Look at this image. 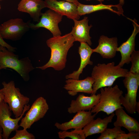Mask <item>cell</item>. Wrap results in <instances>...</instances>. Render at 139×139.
<instances>
[{
	"label": "cell",
	"instance_id": "cell-1",
	"mask_svg": "<svg viewBox=\"0 0 139 139\" xmlns=\"http://www.w3.org/2000/svg\"><path fill=\"white\" fill-rule=\"evenodd\" d=\"M75 40L71 33L63 36L53 37L46 41L51 50V56L48 62L45 65L36 68L42 70L52 67L60 71L65 67L67 56L70 49L73 45Z\"/></svg>",
	"mask_w": 139,
	"mask_h": 139
},
{
	"label": "cell",
	"instance_id": "cell-2",
	"mask_svg": "<svg viewBox=\"0 0 139 139\" xmlns=\"http://www.w3.org/2000/svg\"><path fill=\"white\" fill-rule=\"evenodd\" d=\"M128 70L118 65L114 62L107 64H98L95 66L92 71L91 77L94 80L92 85L93 94H95L101 88L111 86L118 78L125 77Z\"/></svg>",
	"mask_w": 139,
	"mask_h": 139
},
{
	"label": "cell",
	"instance_id": "cell-3",
	"mask_svg": "<svg viewBox=\"0 0 139 139\" xmlns=\"http://www.w3.org/2000/svg\"><path fill=\"white\" fill-rule=\"evenodd\" d=\"M7 68L15 71L25 81L29 80V73L34 69L28 57L20 59L18 55L0 45V70Z\"/></svg>",
	"mask_w": 139,
	"mask_h": 139
},
{
	"label": "cell",
	"instance_id": "cell-4",
	"mask_svg": "<svg viewBox=\"0 0 139 139\" xmlns=\"http://www.w3.org/2000/svg\"><path fill=\"white\" fill-rule=\"evenodd\" d=\"M100 97L98 103L91 110L92 113L97 114L101 111L109 115L121 106L120 98L123 91L116 85L114 86L100 88Z\"/></svg>",
	"mask_w": 139,
	"mask_h": 139
},
{
	"label": "cell",
	"instance_id": "cell-5",
	"mask_svg": "<svg viewBox=\"0 0 139 139\" xmlns=\"http://www.w3.org/2000/svg\"><path fill=\"white\" fill-rule=\"evenodd\" d=\"M2 84L3 87L0 90L4 95L3 100L7 103L15 118H18L22 114L25 105L29 102L30 98L22 94L19 88L15 87L14 81L8 83L3 82Z\"/></svg>",
	"mask_w": 139,
	"mask_h": 139
},
{
	"label": "cell",
	"instance_id": "cell-6",
	"mask_svg": "<svg viewBox=\"0 0 139 139\" xmlns=\"http://www.w3.org/2000/svg\"><path fill=\"white\" fill-rule=\"evenodd\" d=\"M123 82L127 89L124 97H120L121 104L128 113L133 114L136 111L139 113V103L136 101L137 93L139 85V74L128 72L124 77Z\"/></svg>",
	"mask_w": 139,
	"mask_h": 139
},
{
	"label": "cell",
	"instance_id": "cell-7",
	"mask_svg": "<svg viewBox=\"0 0 139 139\" xmlns=\"http://www.w3.org/2000/svg\"><path fill=\"white\" fill-rule=\"evenodd\" d=\"M29 104L25 105L21 115L19 117L11 118L12 113L7 103L3 100L0 102V127L3 130V138L8 139L11 133L18 129L20 126L19 122L25 112L30 108Z\"/></svg>",
	"mask_w": 139,
	"mask_h": 139
},
{
	"label": "cell",
	"instance_id": "cell-8",
	"mask_svg": "<svg viewBox=\"0 0 139 139\" xmlns=\"http://www.w3.org/2000/svg\"><path fill=\"white\" fill-rule=\"evenodd\" d=\"M30 28L29 22H24L20 18L10 19L0 26V32L3 39L17 40L20 39Z\"/></svg>",
	"mask_w": 139,
	"mask_h": 139
},
{
	"label": "cell",
	"instance_id": "cell-9",
	"mask_svg": "<svg viewBox=\"0 0 139 139\" xmlns=\"http://www.w3.org/2000/svg\"><path fill=\"white\" fill-rule=\"evenodd\" d=\"M49 108L46 99L42 97H38L33 102L25 116L21 119L20 126L24 129L30 128L34 123L44 117Z\"/></svg>",
	"mask_w": 139,
	"mask_h": 139
},
{
	"label": "cell",
	"instance_id": "cell-10",
	"mask_svg": "<svg viewBox=\"0 0 139 139\" xmlns=\"http://www.w3.org/2000/svg\"><path fill=\"white\" fill-rule=\"evenodd\" d=\"M63 16L54 11L49 9L42 13L38 23L36 24L29 22L30 28L37 29L40 28H45L49 30L53 37L61 36L58 24L62 20Z\"/></svg>",
	"mask_w": 139,
	"mask_h": 139
},
{
	"label": "cell",
	"instance_id": "cell-11",
	"mask_svg": "<svg viewBox=\"0 0 139 139\" xmlns=\"http://www.w3.org/2000/svg\"><path fill=\"white\" fill-rule=\"evenodd\" d=\"M91 111H78L70 121L61 124L56 122L55 126L61 131H67L74 129H82L94 119L97 114H92Z\"/></svg>",
	"mask_w": 139,
	"mask_h": 139
},
{
	"label": "cell",
	"instance_id": "cell-12",
	"mask_svg": "<svg viewBox=\"0 0 139 139\" xmlns=\"http://www.w3.org/2000/svg\"><path fill=\"white\" fill-rule=\"evenodd\" d=\"M45 7L52 10L62 16H65L73 20H78L80 16L77 11V5L74 3L65 1L45 0Z\"/></svg>",
	"mask_w": 139,
	"mask_h": 139
},
{
	"label": "cell",
	"instance_id": "cell-13",
	"mask_svg": "<svg viewBox=\"0 0 139 139\" xmlns=\"http://www.w3.org/2000/svg\"><path fill=\"white\" fill-rule=\"evenodd\" d=\"M128 19L132 22L134 29L128 39L117 48V51L120 53L121 56V60L118 65L121 67L124 64H128L130 62L131 55L135 50V37L139 32V25L137 23V21L135 19L132 20Z\"/></svg>",
	"mask_w": 139,
	"mask_h": 139
},
{
	"label": "cell",
	"instance_id": "cell-14",
	"mask_svg": "<svg viewBox=\"0 0 139 139\" xmlns=\"http://www.w3.org/2000/svg\"><path fill=\"white\" fill-rule=\"evenodd\" d=\"M100 97V93L93 94L90 96H86L83 94H80L76 100L71 101L67 112L73 114L82 111H91L98 103Z\"/></svg>",
	"mask_w": 139,
	"mask_h": 139
},
{
	"label": "cell",
	"instance_id": "cell-15",
	"mask_svg": "<svg viewBox=\"0 0 139 139\" xmlns=\"http://www.w3.org/2000/svg\"><path fill=\"white\" fill-rule=\"evenodd\" d=\"M67 79L64 88L68 91L70 95L75 96L79 92L93 94L92 85L94 80L91 77L88 76L81 80L72 79Z\"/></svg>",
	"mask_w": 139,
	"mask_h": 139
},
{
	"label": "cell",
	"instance_id": "cell-16",
	"mask_svg": "<svg viewBox=\"0 0 139 139\" xmlns=\"http://www.w3.org/2000/svg\"><path fill=\"white\" fill-rule=\"evenodd\" d=\"M98 42V46L92 49L93 53H99L104 58L110 59L115 57L118 47V40L116 37L109 38L102 35L100 37Z\"/></svg>",
	"mask_w": 139,
	"mask_h": 139
},
{
	"label": "cell",
	"instance_id": "cell-17",
	"mask_svg": "<svg viewBox=\"0 0 139 139\" xmlns=\"http://www.w3.org/2000/svg\"><path fill=\"white\" fill-rule=\"evenodd\" d=\"M73 20L74 25L70 32L75 41H78L80 43L85 42L91 46L92 44L91 38L90 35L89 31L92 25H88V18L85 16L80 20L76 19Z\"/></svg>",
	"mask_w": 139,
	"mask_h": 139
},
{
	"label": "cell",
	"instance_id": "cell-18",
	"mask_svg": "<svg viewBox=\"0 0 139 139\" xmlns=\"http://www.w3.org/2000/svg\"><path fill=\"white\" fill-rule=\"evenodd\" d=\"M78 52L80 58V63L78 70L72 73L66 75V79H72L79 80L80 75L82 73L83 70L88 65H92L93 62L90 60V57L93 53L92 49L87 43L80 42Z\"/></svg>",
	"mask_w": 139,
	"mask_h": 139
},
{
	"label": "cell",
	"instance_id": "cell-19",
	"mask_svg": "<svg viewBox=\"0 0 139 139\" xmlns=\"http://www.w3.org/2000/svg\"><path fill=\"white\" fill-rule=\"evenodd\" d=\"M45 7L43 0H21L18 5V9L28 13L33 21L38 22L42 13L41 10Z\"/></svg>",
	"mask_w": 139,
	"mask_h": 139
},
{
	"label": "cell",
	"instance_id": "cell-20",
	"mask_svg": "<svg viewBox=\"0 0 139 139\" xmlns=\"http://www.w3.org/2000/svg\"><path fill=\"white\" fill-rule=\"evenodd\" d=\"M123 109V107L120 108L115 111L117 119L114 123V126L124 127L129 132H139L138 122L128 115Z\"/></svg>",
	"mask_w": 139,
	"mask_h": 139
},
{
	"label": "cell",
	"instance_id": "cell-21",
	"mask_svg": "<svg viewBox=\"0 0 139 139\" xmlns=\"http://www.w3.org/2000/svg\"><path fill=\"white\" fill-rule=\"evenodd\" d=\"M115 115L114 112L103 119L98 118L91 120L82 129L86 137L93 134L101 133L107 128Z\"/></svg>",
	"mask_w": 139,
	"mask_h": 139
},
{
	"label": "cell",
	"instance_id": "cell-22",
	"mask_svg": "<svg viewBox=\"0 0 139 139\" xmlns=\"http://www.w3.org/2000/svg\"><path fill=\"white\" fill-rule=\"evenodd\" d=\"M104 10L110 11L119 15L121 14L123 15L122 6L119 4L116 5H105L101 3L96 5H87L79 3L77 6V12L80 16Z\"/></svg>",
	"mask_w": 139,
	"mask_h": 139
},
{
	"label": "cell",
	"instance_id": "cell-23",
	"mask_svg": "<svg viewBox=\"0 0 139 139\" xmlns=\"http://www.w3.org/2000/svg\"><path fill=\"white\" fill-rule=\"evenodd\" d=\"M59 138L69 137L72 139H85L86 138L82 129H74L71 131H61L57 133Z\"/></svg>",
	"mask_w": 139,
	"mask_h": 139
},
{
	"label": "cell",
	"instance_id": "cell-24",
	"mask_svg": "<svg viewBox=\"0 0 139 139\" xmlns=\"http://www.w3.org/2000/svg\"><path fill=\"white\" fill-rule=\"evenodd\" d=\"M120 126H115L112 128H107L101 133L97 139H116L118 135L125 133V131L122 130Z\"/></svg>",
	"mask_w": 139,
	"mask_h": 139
},
{
	"label": "cell",
	"instance_id": "cell-25",
	"mask_svg": "<svg viewBox=\"0 0 139 139\" xmlns=\"http://www.w3.org/2000/svg\"><path fill=\"white\" fill-rule=\"evenodd\" d=\"M130 62L132 65L130 72L134 73L139 74V51L134 50L131 54Z\"/></svg>",
	"mask_w": 139,
	"mask_h": 139
},
{
	"label": "cell",
	"instance_id": "cell-26",
	"mask_svg": "<svg viewBox=\"0 0 139 139\" xmlns=\"http://www.w3.org/2000/svg\"><path fill=\"white\" fill-rule=\"evenodd\" d=\"M27 129L16 130L15 135L10 139H35V137L32 134L29 133Z\"/></svg>",
	"mask_w": 139,
	"mask_h": 139
},
{
	"label": "cell",
	"instance_id": "cell-27",
	"mask_svg": "<svg viewBox=\"0 0 139 139\" xmlns=\"http://www.w3.org/2000/svg\"><path fill=\"white\" fill-rule=\"evenodd\" d=\"M139 132H129L127 134L122 133L119 134L116 139H138Z\"/></svg>",
	"mask_w": 139,
	"mask_h": 139
},
{
	"label": "cell",
	"instance_id": "cell-28",
	"mask_svg": "<svg viewBox=\"0 0 139 139\" xmlns=\"http://www.w3.org/2000/svg\"><path fill=\"white\" fill-rule=\"evenodd\" d=\"M3 39L0 32V45L6 48L9 51L13 52L15 51L16 48L8 44Z\"/></svg>",
	"mask_w": 139,
	"mask_h": 139
},
{
	"label": "cell",
	"instance_id": "cell-29",
	"mask_svg": "<svg viewBox=\"0 0 139 139\" xmlns=\"http://www.w3.org/2000/svg\"><path fill=\"white\" fill-rule=\"evenodd\" d=\"M55 1H58L59 0H53ZM64 1L71 2L76 5L77 6L79 3L78 1V0H63Z\"/></svg>",
	"mask_w": 139,
	"mask_h": 139
},
{
	"label": "cell",
	"instance_id": "cell-30",
	"mask_svg": "<svg viewBox=\"0 0 139 139\" xmlns=\"http://www.w3.org/2000/svg\"><path fill=\"white\" fill-rule=\"evenodd\" d=\"M4 97V96L1 90L0 91V102L3 100Z\"/></svg>",
	"mask_w": 139,
	"mask_h": 139
},
{
	"label": "cell",
	"instance_id": "cell-31",
	"mask_svg": "<svg viewBox=\"0 0 139 139\" xmlns=\"http://www.w3.org/2000/svg\"><path fill=\"white\" fill-rule=\"evenodd\" d=\"M3 130L2 128L0 127V139L3 138Z\"/></svg>",
	"mask_w": 139,
	"mask_h": 139
},
{
	"label": "cell",
	"instance_id": "cell-32",
	"mask_svg": "<svg viewBox=\"0 0 139 139\" xmlns=\"http://www.w3.org/2000/svg\"><path fill=\"white\" fill-rule=\"evenodd\" d=\"M124 3V0H119V4L121 6L123 5Z\"/></svg>",
	"mask_w": 139,
	"mask_h": 139
},
{
	"label": "cell",
	"instance_id": "cell-33",
	"mask_svg": "<svg viewBox=\"0 0 139 139\" xmlns=\"http://www.w3.org/2000/svg\"><path fill=\"white\" fill-rule=\"evenodd\" d=\"M86 1H90L91 0H86ZM97 0L98 1H99V2H100L101 3H102V2H103L104 1V0Z\"/></svg>",
	"mask_w": 139,
	"mask_h": 139
},
{
	"label": "cell",
	"instance_id": "cell-34",
	"mask_svg": "<svg viewBox=\"0 0 139 139\" xmlns=\"http://www.w3.org/2000/svg\"><path fill=\"white\" fill-rule=\"evenodd\" d=\"M1 5H0V10L1 9Z\"/></svg>",
	"mask_w": 139,
	"mask_h": 139
},
{
	"label": "cell",
	"instance_id": "cell-35",
	"mask_svg": "<svg viewBox=\"0 0 139 139\" xmlns=\"http://www.w3.org/2000/svg\"><path fill=\"white\" fill-rule=\"evenodd\" d=\"M1 91V90H0V91Z\"/></svg>",
	"mask_w": 139,
	"mask_h": 139
},
{
	"label": "cell",
	"instance_id": "cell-36",
	"mask_svg": "<svg viewBox=\"0 0 139 139\" xmlns=\"http://www.w3.org/2000/svg\"><path fill=\"white\" fill-rule=\"evenodd\" d=\"M1 0H0V1H1Z\"/></svg>",
	"mask_w": 139,
	"mask_h": 139
},
{
	"label": "cell",
	"instance_id": "cell-37",
	"mask_svg": "<svg viewBox=\"0 0 139 139\" xmlns=\"http://www.w3.org/2000/svg\"><path fill=\"white\" fill-rule=\"evenodd\" d=\"M107 0L108 1V0Z\"/></svg>",
	"mask_w": 139,
	"mask_h": 139
}]
</instances>
